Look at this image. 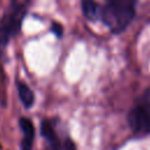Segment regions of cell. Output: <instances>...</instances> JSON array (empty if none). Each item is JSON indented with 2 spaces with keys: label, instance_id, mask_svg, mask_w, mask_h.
<instances>
[{
  "label": "cell",
  "instance_id": "277c9868",
  "mask_svg": "<svg viewBox=\"0 0 150 150\" xmlns=\"http://www.w3.org/2000/svg\"><path fill=\"white\" fill-rule=\"evenodd\" d=\"M41 135L46 141L45 150H76L75 143L69 137L63 139L59 138L54 127L47 120L42 121L41 123Z\"/></svg>",
  "mask_w": 150,
  "mask_h": 150
},
{
  "label": "cell",
  "instance_id": "5b68a950",
  "mask_svg": "<svg viewBox=\"0 0 150 150\" xmlns=\"http://www.w3.org/2000/svg\"><path fill=\"white\" fill-rule=\"evenodd\" d=\"M20 129L22 131V139L20 143L21 150H32L34 137H35V129L33 122L27 117H21L19 121Z\"/></svg>",
  "mask_w": 150,
  "mask_h": 150
},
{
  "label": "cell",
  "instance_id": "7a4b0ae2",
  "mask_svg": "<svg viewBox=\"0 0 150 150\" xmlns=\"http://www.w3.org/2000/svg\"><path fill=\"white\" fill-rule=\"evenodd\" d=\"M130 129L137 135L150 134V88H146L137 98L136 104L128 114Z\"/></svg>",
  "mask_w": 150,
  "mask_h": 150
},
{
  "label": "cell",
  "instance_id": "6da1fadb",
  "mask_svg": "<svg viewBox=\"0 0 150 150\" xmlns=\"http://www.w3.org/2000/svg\"><path fill=\"white\" fill-rule=\"evenodd\" d=\"M136 4L137 0H107L101 19L112 33H122L135 16Z\"/></svg>",
  "mask_w": 150,
  "mask_h": 150
},
{
  "label": "cell",
  "instance_id": "8992f818",
  "mask_svg": "<svg viewBox=\"0 0 150 150\" xmlns=\"http://www.w3.org/2000/svg\"><path fill=\"white\" fill-rule=\"evenodd\" d=\"M82 13L89 21H96L102 16V7L95 0H82Z\"/></svg>",
  "mask_w": 150,
  "mask_h": 150
},
{
  "label": "cell",
  "instance_id": "52a82bcc",
  "mask_svg": "<svg viewBox=\"0 0 150 150\" xmlns=\"http://www.w3.org/2000/svg\"><path fill=\"white\" fill-rule=\"evenodd\" d=\"M16 89H18V94L20 97L21 103L23 104L25 108H30L34 104L35 97H34V93L32 91V89L23 82L18 81L16 82Z\"/></svg>",
  "mask_w": 150,
  "mask_h": 150
},
{
  "label": "cell",
  "instance_id": "3957f363",
  "mask_svg": "<svg viewBox=\"0 0 150 150\" xmlns=\"http://www.w3.org/2000/svg\"><path fill=\"white\" fill-rule=\"evenodd\" d=\"M29 1L30 0H11L9 8L1 19L0 25L7 28L12 36L16 35L18 32H20L21 22L26 14V9Z\"/></svg>",
  "mask_w": 150,
  "mask_h": 150
},
{
  "label": "cell",
  "instance_id": "ba28073f",
  "mask_svg": "<svg viewBox=\"0 0 150 150\" xmlns=\"http://www.w3.org/2000/svg\"><path fill=\"white\" fill-rule=\"evenodd\" d=\"M52 29H53V32H54L57 36H61V34H62V27H61V25L54 22L53 26H52Z\"/></svg>",
  "mask_w": 150,
  "mask_h": 150
}]
</instances>
